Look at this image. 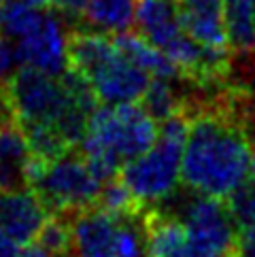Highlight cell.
Wrapping results in <instances>:
<instances>
[{
    "label": "cell",
    "instance_id": "7402d4cb",
    "mask_svg": "<svg viewBox=\"0 0 255 257\" xmlns=\"http://www.w3.org/2000/svg\"><path fill=\"white\" fill-rule=\"evenodd\" d=\"M234 255L236 257H255V223L238 227Z\"/></svg>",
    "mask_w": 255,
    "mask_h": 257
},
{
    "label": "cell",
    "instance_id": "e0dca14e",
    "mask_svg": "<svg viewBox=\"0 0 255 257\" xmlns=\"http://www.w3.org/2000/svg\"><path fill=\"white\" fill-rule=\"evenodd\" d=\"M177 79H151L141 98V104L158 119L164 121L172 115L181 113V96L175 87Z\"/></svg>",
    "mask_w": 255,
    "mask_h": 257
},
{
    "label": "cell",
    "instance_id": "8fae6325",
    "mask_svg": "<svg viewBox=\"0 0 255 257\" xmlns=\"http://www.w3.org/2000/svg\"><path fill=\"white\" fill-rule=\"evenodd\" d=\"M49 217L51 210L30 185L0 189V229L17 244L34 242Z\"/></svg>",
    "mask_w": 255,
    "mask_h": 257
},
{
    "label": "cell",
    "instance_id": "7c38bea8",
    "mask_svg": "<svg viewBox=\"0 0 255 257\" xmlns=\"http://www.w3.org/2000/svg\"><path fill=\"white\" fill-rule=\"evenodd\" d=\"M177 7L183 28L191 39L206 51L227 58L230 45L225 36L221 0H179Z\"/></svg>",
    "mask_w": 255,
    "mask_h": 257
},
{
    "label": "cell",
    "instance_id": "d6986e66",
    "mask_svg": "<svg viewBox=\"0 0 255 257\" xmlns=\"http://www.w3.org/2000/svg\"><path fill=\"white\" fill-rule=\"evenodd\" d=\"M98 206H102L108 213H115V215H134L136 202L130 196V191L125 189L123 183L115 177V179H108L102 185Z\"/></svg>",
    "mask_w": 255,
    "mask_h": 257
},
{
    "label": "cell",
    "instance_id": "ac0fdd59",
    "mask_svg": "<svg viewBox=\"0 0 255 257\" xmlns=\"http://www.w3.org/2000/svg\"><path fill=\"white\" fill-rule=\"evenodd\" d=\"M34 242H39L43 249H47L56 257H68L72 255V234H70V221L64 219V215L49 217L47 223L43 225L39 238Z\"/></svg>",
    "mask_w": 255,
    "mask_h": 257
},
{
    "label": "cell",
    "instance_id": "4316f807",
    "mask_svg": "<svg viewBox=\"0 0 255 257\" xmlns=\"http://www.w3.org/2000/svg\"><path fill=\"white\" fill-rule=\"evenodd\" d=\"M0 39H3V17H0Z\"/></svg>",
    "mask_w": 255,
    "mask_h": 257
},
{
    "label": "cell",
    "instance_id": "6da1fadb",
    "mask_svg": "<svg viewBox=\"0 0 255 257\" xmlns=\"http://www.w3.org/2000/svg\"><path fill=\"white\" fill-rule=\"evenodd\" d=\"M3 91L11 117L39 160L53 158L77 145L98 104L92 89L70 68L62 75H47L20 66Z\"/></svg>",
    "mask_w": 255,
    "mask_h": 257
},
{
    "label": "cell",
    "instance_id": "277c9868",
    "mask_svg": "<svg viewBox=\"0 0 255 257\" xmlns=\"http://www.w3.org/2000/svg\"><path fill=\"white\" fill-rule=\"evenodd\" d=\"M72 72L85 81L96 102H141L151 77L119 47L113 34L85 30L70 36Z\"/></svg>",
    "mask_w": 255,
    "mask_h": 257
},
{
    "label": "cell",
    "instance_id": "5bb4252c",
    "mask_svg": "<svg viewBox=\"0 0 255 257\" xmlns=\"http://www.w3.org/2000/svg\"><path fill=\"white\" fill-rule=\"evenodd\" d=\"M136 0H85L81 20L92 30L121 34L134 26Z\"/></svg>",
    "mask_w": 255,
    "mask_h": 257
},
{
    "label": "cell",
    "instance_id": "4fadbf2b",
    "mask_svg": "<svg viewBox=\"0 0 255 257\" xmlns=\"http://www.w3.org/2000/svg\"><path fill=\"white\" fill-rule=\"evenodd\" d=\"M34 153L15 119L0 121V189L24 187L30 181Z\"/></svg>",
    "mask_w": 255,
    "mask_h": 257
},
{
    "label": "cell",
    "instance_id": "52a82bcc",
    "mask_svg": "<svg viewBox=\"0 0 255 257\" xmlns=\"http://www.w3.org/2000/svg\"><path fill=\"white\" fill-rule=\"evenodd\" d=\"M104 183L83 155L68 149L47 160L34 158L28 185L51 213L66 217L98 204Z\"/></svg>",
    "mask_w": 255,
    "mask_h": 257
},
{
    "label": "cell",
    "instance_id": "83f0119b",
    "mask_svg": "<svg viewBox=\"0 0 255 257\" xmlns=\"http://www.w3.org/2000/svg\"><path fill=\"white\" fill-rule=\"evenodd\" d=\"M253 106H255V100H253Z\"/></svg>",
    "mask_w": 255,
    "mask_h": 257
},
{
    "label": "cell",
    "instance_id": "603a6c76",
    "mask_svg": "<svg viewBox=\"0 0 255 257\" xmlns=\"http://www.w3.org/2000/svg\"><path fill=\"white\" fill-rule=\"evenodd\" d=\"M85 0H56V7L68 17H81Z\"/></svg>",
    "mask_w": 255,
    "mask_h": 257
},
{
    "label": "cell",
    "instance_id": "8992f818",
    "mask_svg": "<svg viewBox=\"0 0 255 257\" xmlns=\"http://www.w3.org/2000/svg\"><path fill=\"white\" fill-rule=\"evenodd\" d=\"M134 26L175 64L181 75L208 83L219 79L225 70V56L206 51L187 34L175 0H139Z\"/></svg>",
    "mask_w": 255,
    "mask_h": 257
},
{
    "label": "cell",
    "instance_id": "9c48e42d",
    "mask_svg": "<svg viewBox=\"0 0 255 257\" xmlns=\"http://www.w3.org/2000/svg\"><path fill=\"white\" fill-rule=\"evenodd\" d=\"M185 229V257H232L236 225L225 200L191 194L175 213Z\"/></svg>",
    "mask_w": 255,
    "mask_h": 257
},
{
    "label": "cell",
    "instance_id": "5b68a950",
    "mask_svg": "<svg viewBox=\"0 0 255 257\" xmlns=\"http://www.w3.org/2000/svg\"><path fill=\"white\" fill-rule=\"evenodd\" d=\"M189 121L177 113L160 121L158 136L119 170V181L136 206H160L175 198L181 185V160Z\"/></svg>",
    "mask_w": 255,
    "mask_h": 257
},
{
    "label": "cell",
    "instance_id": "ffe728a7",
    "mask_svg": "<svg viewBox=\"0 0 255 257\" xmlns=\"http://www.w3.org/2000/svg\"><path fill=\"white\" fill-rule=\"evenodd\" d=\"M225 204L238 227L255 223V179L251 177L244 185H240L225 200Z\"/></svg>",
    "mask_w": 255,
    "mask_h": 257
},
{
    "label": "cell",
    "instance_id": "ba28073f",
    "mask_svg": "<svg viewBox=\"0 0 255 257\" xmlns=\"http://www.w3.org/2000/svg\"><path fill=\"white\" fill-rule=\"evenodd\" d=\"M70 234L75 257H147V227L134 215H115L94 204L75 213Z\"/></svg>",
    "mask_w": 255,
    "mask_h": 257
},
{
    "label": "cell",
    "instance_id": "2e32d148",
    "mask_svg": "<svg viewBox=\"0 0 255 257\" xmlns=\"http://www.w3.org/2000/svg\"><path fill=\"white\" fill-rule=\"evenodd\" d=\"M227 45L234 51L255 49V0H221Z\"/></svg>",
    "mask_w": 255,
    "mask_h": 257
},
{
    "label": "cell",
    "instance_id": "484cf974",
    "mask_svg": "<svg viewBox=\"0 0 255 257\" xmlns=\"http://www.w3.org/2000/svg\"><path fill=\"white\" fill-rule=\"evenodd\" d=\"M251 177L255 179V145H251Z\"/></svg>",
    "mask_w": 255,
    "mask_h": 257
},
{
    "label": "cell",
    "instance_id": "d4e9b609",
    "mask_svg": "<svg viewBox=\"0 0 255 257\" xmlns=\"http://www.w3.org/2000/svg\"><path fill=\"white\" fill-rule=\"evenodd\" d=\"M17 257H56V255H51L47 249H43L39 242H30V244L22 246V251Z\"/></svg>",
    "mask_w": 255,
    "mask_h": 257
},
{
    "label": "cell",
    "instance_id": "7a4b0ae2",
    "mask_svg": "<svg viewBox=\"0 0 255 257\" xmlns=\"http://www.w3.org/2000/svg\"><path fill=\"white\" fill-rule=\"evenodd\" d=\"M251 179V143L242 127L219 113L189 121L181 183L189 194L227 200Z\"/></svg>",
    "mask_w": 255,
    "mask_h": 257
},
{
    "label": "cell",
    "instance_id": "cb8c5ba5",
    "mask_svg": "<svg viewBox=\"0 0 255 257\" xmlns=\"http://www.w3.org/2000/svg\"><path fill=\"white\" fill-rule=\"evenodd\" d=\"M22 251V244H17L11 236H7L0 229V257H17Z\"/></svg>",
    "mask_w": 255,
    "mask_h": 257
},
{
    "label": "cell",
    "instance_id": "f1b7e54d",
    "mask_svg": "<svg viewBox=\"0 0 255 257\" xmlns=\"http://www.w3.org/2000/svg\"><path fill=\"white\" fill-rule=\"evenodd\" d=\"M0 3H3V0H0Z\"/></svg>",
    "mask_w": 255,
    "mask_h": 257
},
{
    "label": "cell",
    "instance_id": "44dd1931",
    "mask_svg": "<svg viewBox=\"0 0 255 257\" xmlns=\"http://www.w3.org/2000/svg\"><path fill=\"white\" fill-rule=\"evenodd\" d=\"M17 68H20V62H17L13 43L9 39H0V87H5V83L15 75Z\"/></svg>",
    "mask_w": 255,
    "mask_h": 257
},
{
    "label": "cell",
    "instance_id": "30bf717a",
    "mask_svg": "<svg viewBox=\"0 0 255 257\" xmlns=\"http://www.w3.org/2000/svg\"><path fill=\"white\" fill-rule=\"evenodd\" d=\"M11 43L20 66L47 72V75H62L70 66L68 28L62 17L51 13L49 9L30 32Z\"/></svg>",
    "mask_w": 255,
    "mask_h": 257
},
{
    "label": "cell",
    "instance_id": "3957f363",
    "mask_svg": "<svg viewBox=\"0 0 255 257\" xmlns=\"http://www.w3.org/2000/svg\"><path fill=\"white\" fill-rule=\"evenodd\" d=\"M160 121L141 102L100 104L87 119L81 151L102 181L119 170L156 141Z\"/></svg>",
    "mask_w": 255,
    "mask_h": 257
},
{
    "label": "cell",
    "instance_id": "9a60e30c",
    "mask_svg": "<svg viewBox=\"0 0 255 257\" xmlns=\"http://www.w3.org/2000/svg\"><path fill=\"white\" fill-rule=\"evenodd\" d=\"M119 47L134 60V64L147 72L151 79H179L181 72L164 53L156 47L153 43H149L141 32H130L125 30L121 34H113Z\"/></svg>",
    "mask_w": 255,
    "mask_h": 257
}]
</instances>
